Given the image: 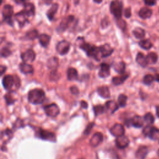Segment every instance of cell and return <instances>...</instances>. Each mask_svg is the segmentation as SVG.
Returning a JSON list of instances; mask_svg holds the SVG:
<instances>
[{
	"label": "cell",
	"instance_id": "cell-38",
	"mask_svg": "<svg viewBox=\"0 0 159 159\" xmlns=\"http://www.w3.org/2000/svg\"><path fill=\"white\" fill-rule=\"evenodd\" d=\"M104 107L102 105H96L93 107V111L94 113L96 116H98V115H100L104 112Z\"/></svg>",
	"mask_w": 159,
	"mask_h": 159
},
{
	"label": "cell",
	"instance_id": "cell-8",
	"mask_svg": "<svg viewBox=\"0 0 159 159\" xmlns=\"http://www.w3.org/2000/svg\"><path fill=\"white\" fill-rule=\"evenodd\" d=\"M43 109L47 116L51 117H55L57 116L58 114L60 113L59 107L55 103H52V104L45 106L43 107Z\"/></svg>",
	"mask_w": 159,
	"mask_h": 159
},
{
	"label": "cell",
	"instance_id": "cell-1",
	"mask_svg": "<svg viewBox=\"0 0 159 159\" xmlns=\"http://www.w3.org/2000/svg\"><path fill=\"white\" fill-rule=\"evenodd\" d=\"M79 47L84 51L89 57H93L97 61L100 60L99 57L100 54L99 47L88 43L84 41V40H83V42H81L79 44Z\"/></svg>",
	"mask_w": 159,
	"mask_h": 159
},
{
	"label": "cell",
	"instance_id": "cell-17",
	"mask_svg": "<svg viewBox=\"0 0 159 159\" xmlns=\"http://www.w3.org/2000/svg\"><path fill=\"white\" fill-rule=\"evenodd\" d=\"M103 140V135L100 132L95 133L90 140V144L93 147H97L98 146Z\"/></svg>",
	"mask_w": 159,
	"mask_h": 159
},
{
	"label": "cell",
	"instance_id": "cell-47",
	"mask_svg": "<svg viewBox=\"0 0 159 159\" xmlns=\"http://www.w3.org/2000/svg\"><path fill=\"white\" fill-rule=\"evenodd\" d=\"M81 106L83 108H84V109H86L88 107V104L86 101H81Z\"/></svg>",
	"mask_w": 159,
	"mask_h": 159
},
{
	"label": "cell",
	"instance_id": "cell-34",
	"mask_svg": "<svg viewBox=\"0 0 159 159\" xmlns=\"http://www.w3.org/2000/svg\"><path fill=\"white\" fill-rule=\"evenodd\" d=\"M38 37V32L35 29L31 30L27 32L24 37L26 40H34Z\"/></svg>",
	"mask_w": 159,
	"mask_h": 159
},
{
	"label": "cell",
	"instance_id": "cell-26",
	"mask_svg": "<svg viewBox=\"0 0 159 159\" xmlns=\"http://www.w3.org/2000/svg\"><path fill=\"white\" fill-rule=\"evenodd\" d=\"M50 39V36L45 34H42L39 36V43L43 47H47L48 45Z\"/></svg>",
	"mask_w": 159,
	"mask_h": 159
},
{
	"label": "cell",
	"instance_id": "cell-48",
	"mask_svg": "<svg viewBox=\"0 0 159 159\" xmlns=\"http://www.w3.org/2000/svg\"><path fill=\"white\" fill-rule=\"evenodd\" d=\"M156 113H157V116L159 117V105H158L156 107Z\"/></svg>",
	"mask_w": 159,
	"mask_h": 159
},
{
	"label": "cell",
	"instance_id": "cell-45",
	"mask_svg": "<svg viewBox=\"0 0 159 159\" xmlns=\"http://www.w3.org/2000/svg\"><path fill=\"white\" fill-rule=\"evenodd\" d=\"M156 1L157 0H144V2H145V4H147V6H152L155 4Z\"/></svg>",
	"mask_w": 159,
	"mask_h": 159
},
{
	"label": "cell",
	"instance_id": "cell-30",
	"mask_svg": "<svg viewBox=\"0 0 159 159\" xmlns=\"http://www.w3.org/2000/svg\"><path fill=\"white\" fill-rule=\"evenodd\" d=\"M113 68L117 73L120 74H124L125 70V64L123 61L115 63L113 65Z\"/></svg>",
	"mask_w": 159,
	"mask_h": 159
},
{
	"label": "cell",
	"instance_id": "cell-40",
	"mask_svg": "<svg viewBox=\"0 0 159 159\" xmlns=\"http://www.w3.org/2000/svg\"><path fill=\"white\" fill-rule=\"evenodd\" d=\"M11 54V51L10 50L9 48H8L7 47L2 48L1 50V56L2 57L6 58V57H9Z\"/></svg>",
	"mask_w": 159,
	"mask_h": 159
},
{
	"label": "cell",
	"instance_id": "cell-7",
	"mask_svg": "<svg viewBox=\"0 0 159 159\" xmlns=\"http://www.w3.org/2000/svg\"><path fill=\"white\" fill-rule=\"evenodd\" d=\"M143 134L153 140L159 139V129L151 125H148L144 127L143 129Z\"/></svg>",
	"mask_w": 159,
	"mask_h": 159
},
{
	"label": "cell",
	"instance_id": "cell-15",
	"mask_svg": "<svg viewBox=\"0 0 159 159\" xmlns=\"http://www.w3.org/2000/svg\"><path fill=\"white\" fill-rule=\"evenodd\" d=\"M116 146L119 148L123 149V148H126L129 145V140L126 136H125L124 135H122V136H120V137H118L116 138Z\"/></svg>",
	"mask_w": 159,
	"mask_h": 159
},
{
	"label": "cell",
	"instance_id": "cell-36",
	"mask_svg": "<svg viewBox=\"0 0 159 159\" xmlns=\"http://www.w3.org/2000/svg\"><path fill=\"white\" fill-rule=\"evenodd\" d=\"M127 97L126 95L124 94H121L118 97V103H119V106L120 107H124L126 105V102H127Z\"/></svg>",
	"mask_w": 159,
	"mask_h": 159
},
{
	"label": "cell",
	"instance_id": "cell-33",
	"mask_svg": "<svg viewBox=\"0 0 159 159\" xmlns=\"http://www.w3.org/2000/svg\"><path fill=\"white\" fill-rule=\"evenodd\" d=\"M132 32L134 35L137 39H142L145 35V30L140 27H136L133 30Z\"/></svg>",
	"mask_w": 159,
	"mask_h": 159
},
{
	"label": "cell",
	"instance_id": "cell-41",
	"mask_svg": "<svg viewBox=\"0 0 159 159\" xmlns=\"http://www.w3.org/2000/svg\"><path fill=\"white\" fill-rule=\"evenodd\" d=\"M117 24L118 25V27L120 29H122V30H124L126 27V23L125 22L122 20V19H117Z\"/></svg>",
	"mask_w": 159,
	"mask_h": 159
},
{
	"label": "cell",
	"instance_id": "cell-23",
	"mask_svg": "<svg viewBox=\"0 0 159 159\" xmlns=\"http://www.w3.org/2000/svg\"><path fill=\"white\" fill-rule=\"evenodd\" d=\"M136 62L142 67H145L148 64L147 62V60L146 57L140 52H139L136 56L135 58Z\"/></svg>",
	"mask_w": 159,
	"mask_h": 159
},
{
	"label": "cell",
	"instance_id": "cell-4",
	"mask_svg": "<svg viewBox=\"0 0 159 159\" xmlns=\"http://www.w3.org/2000/svg\"><path fill=\"white\" fill-rule=\"evenodd\" d=\"M122 7L123 4L122 2L119 0H113L110 4V11L117 19H121Z\"/></svg>",
	"mask_w": 159,
	"mask_h": 159
},
{
	"label": "cell",
	"instance_id": "cell-49",
	"mask_svg": "<svg viewBox=\"0 0 159 159\" xmlns=\"http://www.w3.org/2000/svg\"><path fill=\"white\" fill-rule=\"evenodd\" d=\"M16 1L17 2H25V3H26L27 1H29V0H16Z\"/></svg>",
	"mask_w": 159,
	"mask_h": 159
},
{
	"label": "cell",
	"instance_id": "cell-27",
	"mask_svg": "<svg viewBox=\"0 0 159 159\" xmlns=\"http://www.w3.org/2000/svg\"><path fill=\"white\" fill-rule=\"evenodd\" d=\"M105 106L106 109H107L111 114L115 112L119 107V106L114 101H107Z\"/></svg>",
	"mask_w": 159,
	"mask_h": 159
},
{
	"label": "cell",
	"instance_id": "cell-44",
	"mask_svg": "<svg viewBox=\"0 0 159 159\" xmlns=\"http://www.w3.org/2000/svg\"><path fill=\"white\" fill-rule=\"evenodd\" d=\"M70 90L71 93L73 94L76 95V94H78L79 93V90H78V88L76 86H71L70 88Z\"/></svg>",
	"mask_w": 159,
	"mask_h": 159
},
{
	"label": "cell",
	"instance_id": "cell-43",
	"mask_svg": "<svg viewBox=\"0 0 159 159\" xmlns=\"http://www.w3.org/2000/svg\"><path fill=\"white\" fill-rule=\"evenodd\" d=\"M124 16L126 18H129L131 16V9H130V7H127L124 10Z\"/></svg>",
	"mask_w": 159,
	"mask_h": 159
},
{
	"label": "cell",
	"instance_id": "cell-39",
	"mask_svg": "<svg viewBox=\"0 0 159 159\" xmlns=\"http://www.w3.org/2000/svg\"><path fill=\"white\" fill-rule=\"evenodd\" d=\"M12 91H11L10 93H7V94L4 96V99H6V103H7L8 105H10V104H13V103L15 102V101H16V99L13 97V96H12Z\"/></svg>",
	"mask_w": 159,
	"mask_h": 159
},
{
	"label": "cell",
	"instance_id": "cell-3",
	"mask_svg": "<svg viewBox=\"0 0 159 159\" xmlns=\"http://www.w3.org/2000/svg\"><path fill=\"white\" fill-rule=\"evenodd\" d=\"M2 84L4 88L6 90L11 91L13 86H15L16 88H18L20 84V80L18 78L17 76L15 78L10 75H5L2 80Z\"/></svg>",
	"mask_w": 159,
	"mask_h": 159
},
{
	"label": "cell",
	"instance_id": "cell-5",
	"mask_svg": "<svg viewBox=\"0 0 159 159\" xmlns=\"http://www.w3.org/2000/svg\"><path fill=\"white\" fill-rule=\"evenodd\" d=\"M13 12V7L10 4H6L2 7V15L3 21L12 26L13 25V20L12 19Z\"/></svg>",
	"mask_w": 159,
	"mask_h": 159
},
{
	"label": "cell",
	"instance_id": "cell-9",
	"mask_svg": "<svg viewBox=\"0 0 159 159\" xmlns=\"http://www.w3.org/2000/svg\"><path fill=\"white\" fill-rule=\"evenodd\" d=\"M70 42L65 40L59 42L56 46V50L57 52L61 55H66L70 50Z\"/></svg>",
	"mask_w": 159,
	"mask_h": 159
},
{
	"label": "cell",
	"instance_id": "cell-22",
	"mask_svg": "<svg viewBox=\"0 0 159 159\" xmlns=\"http://www.w3.org/2000/svg\"><path fill=\"white\" fill-rule=\"evenodd\" d=\"M148 153V148L146 146H140L135 153V156L138 159H144Z\"/></svg>",
	"mask_w": 159,
	"mask_h": 159
},
{
	"label": "cell",
	"instance_id": "cell-18",
	"mask_svg": "<svg viewBox=\"0 0 159 159\" xmlns=\"http://www.w3.org/2000/svg\"><path fill=\"white\" fill-rule=\"evenodd\" d=\"M28 17H33L35 15V6L32 3L26 2L24 6V9L22 10Z\"/></svg>",
	"mask_w": 159,
	"mask_h": 159
},
{
	"label": "cell",
	"instance_id": "cell-32",
	"mask_svg": "<svg viewBox=\"0 0 159 159\" xmlns=\"http://www.w3.org/2000/svg\"><path fill=\"white\" fill-rule=\"evenodd\" d=\"M139 46L145 50H149L152 47V43L148 39H143L139 42Z\"/></svg>",
	"mask_w": 159,
	"mask_h": 159
},
{
	"label": "cell",
	"instance_id": "cell-25",
	"mask_svg": "<svg viewBox=\"0 0 159 159\" xmlns=\"http://www.w3.org/2000/svg\"><path fill=\"white\" fill-rule=\"evenodd\" d=\"M152 15V11L148 7H142L139 12V16L140 18L145 19L150 18Z\"/></svg>",
	"mask_w": 159,
	"mask_h": 159
},
{
	"label": "cell",
	"instance_id": "cell-10",
	"mask_svg": "<svg viewBox=\"0 0 159 159\" xmlns=\"http://www.w3.org/2000/svg\"><path fill=\"white\" fill-rule=\"evenodd\" d=\"M74 20H75V17L73 16H69L65 18H63L57 29V31L58 32H62L66 30L68 28L69 25L72 22H73Z\"/></svg>",
	"mask_w": 159,
	"mask_h": 159
},
{
	"label": "cell",
	"instance_id": "cell-50",
	"mask_svg": "<svg viewBox=\"0 0 159 159\" xmlns=\"http://www.w3.org/2000/svg\"><path fill=\"white\" fill-rule=\"evenodd\" d=\"M155 80H156L157 81L159 82V74L156 75V76H155Z\"/></svg>",
	"mask_w": 159,
	"mask_h": 159
},
{
	"label": "cell",
	"instance_id": "cell-24",
	"mask_svg": "<svg viewBox=\"0 0 159 159\" xmlns=\"http://www.w3.org/2000/svg\"><path fill=\"white\" fill-rule=\"evenodd\" d=\"M58 9V4L57 3L53 4L51 7L47 12V16L50 20H52L56 14Z\"/></svg>",
	"mask_w": 159,
	"mask_h": 159
},
{
	"label": "cell",
	"instance_id": "cell-37",
	"mask_svg": "<svg viewBox=\"0 0 159 159\" xmlns=\"http://www.w3.org/2000/svg\"><path fill=\"white\" fill-rule=\"evenodd\" d=\"M154 80H155V78L153 75H152L150 74H147L144 76V77L143 78V83L145 84L149 85L153 83Z\"/></svg>",
	"mask_w": 159,
	"mask_h": 159
},
{
	"label": "cell",
	"instance_id": "cell-52",
	"mask_svg": "<svg viewBox=\"0 0 159 159\" xmlns=\"http://www.w3.org/2000/svg\"><path fill=\"white\" fill-rule=\"evenodd\" d=\"M157 153H158V156H159V149H158V150Z\"/></svg>",
	"mask_w": 159,
	"mask_h": 159
},
{
	"label": "cell",
	"instance_id": "cell-51",
	"mask_svg": "<svg viewBox=\"0 0 159 159\" xmlns=\"http://www.w3.org/2000/svg\"><path fill=\"white\" fill-rule=\"evenodd\" d=\"M93 1H94L95 2H96V3H101L102 0H93Z\"/></svg>",
	"mask_w": 159,
	"mask_h": 159
},
{
	"label": "cell",
	"instance_id": "cell-13",
	"mask_svg": "<svg viewBox=\"0 0 159 159\" xmlns=\"http://www.w3.org/2000/svg\"><path fill=\"white\" fill-rule=\"evenodd\" d=\"M110 132L113 136L118 137L124 135L125 130L122 124H116L110 129Z\"/></svg>",
	"mask_w": 159,
	"mask_h": 159
},
{
	"label": "cell",
	"instance_id": "cell-35",
	"mask_svg": "<svg viewBox=\"0 0 159 159\" xmlns=\"http://www.w3.org/2000/svg\"><path fill=\"white\" fill-rule=\"evenodd\" d=\"M143 119L144 121L148 124V125H152L155 120V118L153 117V116L152 115V113L150 112H148L147 113L144 117H143Z\"/></svg>",
	"mask_w": 159,
	"mask_h": 159
},
{
	"label": "cell",
	"instance_id": "cell-20",
	"mask_svg": "<svg viewBox=\"0 0 159 159\" xmlns=\"http://www.w3.org/2000/svg\"><path fill=\"white\" fill-rule=\"evenodd\" d=\"M19 70L24 74H32L34 72V68L32 65L27 63H21L19 65Z\"/></svg>",
	"mask_w": 159,
	"mask_h": 159
},
{
	"label": "cell",
	"instance_id": "cell-46",
	"mask_svg": "<svg viewBox=\"0 0 159 159\" xmlns=\"http://www.w3.org/2000/svg\"><path fill=\"white\" fill-rule=\"evenodd\" d=\"M7 68L6 66H3V65H1V67H0V71H1V76H2L4 72L6 71Z\"/></svg>",
	"mask_w": 159,
	"mask_h": 159
},
{
	"label": "cell",
	"instance_id": "cell-16",
	"mask_svg": "<svg viewBox=\"0 0 159 159\" xmlns=\"http://www.w3.org/2000/svg\"><path fill=\"white\" fill-rule=\"evenodd\" d=\"M110 75V66L108 64L102 63L100 65V70L98 75L100 78H107Z\"/></svg>",
	"mask_w": 159,
	"mask_h": 159
},
{
	"label": "cell",
	"instance_id": "cell-31",
	"mask_svg": "<svg viewBox=\"0 0 159 159\" xmlns=\"http://www.w3.org/2000/svg\"><path fill=\"white\" fill-rule=\"evenodd\" d=\"M148 64H155L158 60V55L155 52H150L146 56Z\"/></svg>",
	"mask_w": 159,
	"mask_h": 159
},
{
	"label": "cell",
	"instance_id": "cell-14",
	"mask_svg": "<svg viewBox=\"0 0 159 159\" xmlns=\"http://www.w3.org/2000/svg\"><path fill=\"white\" fill-rule=\"evenodd\" d=\"M99 48L100 55L102 58H106L110 56L114 51V49L108 43H106L101 45L100 47H99Z\"/></svg>",
	"mask_w": 159,
	"mask_h": 159
},
{
	"label": "cell",
	"instance_id": "cell-19",
	"mask_svg": "<svg viewBox=\"0 0 159 159\" xmlns=\"http://www.w3.org/2000/svg\"><path fill=\"white\" fill-rule=\"evenodd\" d=\"M144 122V119L139 116H135L130 120V124L137 128H140L143 126Z\"/></svg>",
	"mask_w": 159,
	"mask_h": 159
},
{
	"label": "cell",
	"instance_id": "cell-21",
	"mask_svg": "<svg viewBox=\"0 0 159 159\" xmlns=\"http://www.w3.org/2000/svg\"><path fill=\"white\" fill-rule=\"evenodd\" d=\"M97 92L99 94V95L103 98H109L111 96L109 89L106 86L99 87L97 89Z\"/></svg>",
	"mask_w": 159,
	"mask_h": 159
},
{
	"label": "cell",
	"instance_id": "cell-42",
	"mask_svg": "<svg viewBox=\"0 0 159 159\" xmlns=\"http://www.w3.org/2000/svg\"><path fill=\"white\" fill-rule=\"evenodd\" d=\"M93 126H94V124L93 123L89 124L87 126V127L86 128V129H85V130L84 132V134L85 135H88L90 133V132H91V129H92Z\"/></svg>",
	"mask_w": 159,
	"mask_h": 159
},
{
	"label": "cell",
	"instance_id": "cell-12",
	"mask_svg": "<svg viewBox=\"0 0 159 159\" xmlns=\"http://www.w3.org/2000/svg\"><path fill=\"white\" fill-rule=\"evenodd\" d=\"M15 20L19 23V26L22 27L26 23H29L28 17L23 11H21L14 15Z\"/></svg>",
	"mask_w": 159,
	"mask_h": 159
},
{
	"label": "cell",
	"instance_id": "cell-29",
	"mask_svg": "<svg viewBox=\"0 0 159 159\" xmlns=\"http://www.w3.org/2000/svg\"><path fill=\"white\" fill-rule=\"evenodd\" d=\"M67 78L70 81L78 79V71L74 68H69L67 70Z\"/></svg>",
	"mask_w": 159,
	"mask_h": 159
},
{
	"label": "cell",
	"instance_id": "cell-6",
	"mask_svg": "<svg viewBox=\"0 0 159 159\" xmlns=\"http://www.w3.org/2000/svg\"><path fill=\"white\" fill-rule=\"evenodd\" d=\"M35 135L37 137L42 140L53 142L56 141V137L53 133L46 130H43L40 128H39L37 130H36Z\"/></svg>",
	"mask_w": 159,
	"mask_h": 159
},
{
	"label": "cell",
	"instance_id": "cell-28",
	"mask_svg": "<svg viewBox=\"0 0 159 159\" xmlns=\"http://www.w3.org/2000/svg\"><path fill=\"white\" fill-rule=\"evenodd\" d=\"M128 77H129L128 74H124L120 76H115L112 78V82L116 86L120 85V84H122L128 78Z\"/></svg>",
	"mask_w": 159,
	"mask_h": 159
},
{
	"label": "cell",
	"instance_id": "cell-11",
	"mask_svg": "<svg viewBox=\"0 0 159 159\" xmlns=\"http://www.w3.org/2000/svg\"><path fill=\"white\" fill-rule=\"evenodd\" d=\"M20 57L23 62H33L35 58V53L32 49H28L25 52L21 53Z\"/></svg>",
	"mask_w": 159,
	"mask_h": 159
},
{
	"label": "cell",
	"instance_id": "cell-2",
	"mask_svg": "<svg viewBox=\"0 0 159 159\" xmlns=\"http://www.w3.org/2000/svg\"><path fill=\"white\" fill-rule=\"evenodd\" d=\"M45 98V94L42 89L35 88L30 90L28 94L29 102L33 104H42Z\"/></svg>",
	"mask_w": 159,
	"mask_h": 159
}]
</instances>
